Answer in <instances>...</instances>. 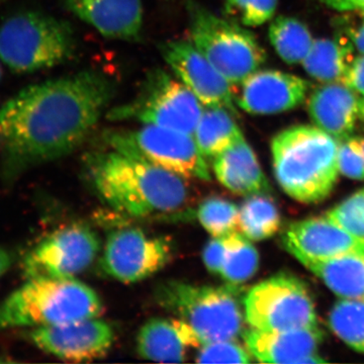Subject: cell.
<instances>
[{"mask_svg": "<svg viewBox=\"0 0 364 364\" xmlns=\"http://www.w3.org/2000/svg\"><path fill=\"white\" fill-rule=\"evenodd\" d=\"M195 140L205 159H214L243 138L232 112L222 107H203Z\"/></svg>", "mask_w": 364, "mask_h": 364, "instance_id": "24", "label": "cell"}, {"mask_svg": "<svg viewBox=\"0 0 364 364\" xmlns=\"http://www.w3.org/2000/svg\"><path fill=\"white\" fill-rule=\"evenodd\" d=\"M347 140H348L352 145L355 146L364 156V136H354V138H349L347 139Z\"/></svg>", "mask_w": 364, "mask_h": 364, "instance_id": "39", "label": "cell"}, {"mask_svg": "<svg viewBox=\"0 0 364 364\" xmlns=\"http://www.w3.org/2000/svg\"><path fill=\"white\" fill-rule=\"evenodd\" d=\"M242 336L251 355L259 363H325L318 354L323 340L322 330L318 327L282 332H264L250 328Z\"/></svg>", "mask_w": 364, "mask_h": 364, "instance_id": "17", "label": "cell"}, {"mask_svg": "<svg viewBox=\"0 0 364 364\" xmlns=\"http://www.w3.org/2000/svg\"><path fill=\"white\" fill-rule=\"evenodd\" d=\"M2 66H4V64H2L1 61H0V82H1L2 79Z\"/></svg>", "mask_w": 364, "mask_h": 364, "instance_id": "41", "label": "cell"}, {"mask_svg": "<svg viewBox=\"0 0 364 364\" xmlns=\"http://www.w3.org/2000/svg\"><path fill=\"white\" fill-rule=\"evenodd\" d=\"M309 114L314 124L336 140L350 138L360 114V100L343 82L324 83L309 98Z\"/></svg>", "mask_w": 364, "mask_h": 364, "instance_id": "19", "label": "cell"}, {"mask_svg": "<svg viewBox=\"0 0 364 364\" xmlns=\"http://www.w3.org/2000/svg\"><path fill=\"white\" fill-rule=\"evenodd\" d=\"M243 308L249 327L259 331L318 327L310 291L291 275H275L254 286L243 299Z\"/></svg>", "mask_w": 364, "mask_h": 364, "instance_id": "9", "label": "cell"}, {"mask_svg": "<svg viewBox=\"0 0 364 364\" xmlns=\"http://www.w3.org/2000/svg\"><path fill=\"white\" fill-rule=\"evenodd\" d=\"M200 345L196 333L178 318H152L136 336L139 355L156 363H184L188 348Z\"/></svg>", "mask_w": 364, "mask_h": 364, "instance_id": "20", "label": "cell"}, {"mask_svg": "<svg viewBox=\"0 0 364 364\" xmlns=\"http://www.w3.org/2000/svg\"><path fill=\"white\" fill-rule=\"evenodd\" d=\"M16 260V251L0 246V277L11 269Z\"/></svg>", "mask_w": 364, "mask_h": 364, "instance_id": "38", "label": "cell"}, {"mask_svg": "<svg viewBox=\"0 0 364 364\" xmlns=\"http://www.w3.org/2000/svg\"><path fill=\"white\" fill-rule=\"evenodd\" d=\"M213 169L220 183L237 195H257L268 189L257 157L244 136L214 158Z\"/></svg>", "mask_w": 364, "mask_h": 364, "instance_id": "21", "label": "cell"}, {"mask_svg": "<svg viewBox=\"0 0 364 364\" xmlns=\"http://www.w3.org/2000/svg\"><path fill=\"white\" fill-rule=\"evenodd\" d=\"M171 243L163 237H150L135 228L117 230L107 237L100 267L109 277L133 284L148 279L169 262Z\"/></svg>", "mask_w": 364, "mask_h": 364, "instance_id": "12", "label": "cell"}, {"mask_svg": "<svg viewBox=\"0 0 364 364\" xmlns=\"http://www.w3.org/2000/svg\"><path fill=\"white\" fill-rule=\"evenodd\" d=\"M320 1L342 13L364 11V0H320Z\"/></svg>", "mask_w": 364, "mask_h": 364, "instance_id": "37", "label": "cell"}, {"mask_svg": "<svg viewBox=\"0 0 364 364\" xmlns=\"http://www.w3.org/2000/svg\"><path fill=\"white\" fill-rule=\"evenodd\" d=\"M77 49L70 23L40 11H21L0 26V61L14 73H33L72 59Z\"/></svg>", "mask_w": 364, "mask_h": 364, "instance_id": "5", "label": "cell"}, {"mask_svg": "<svg viewBox=\"0 0 364 364\" xmlns=\"http://www.w3.org/2000/svg\"><path fill=\"white\" fill-rule=\"evenodd\" d=\"M342 82L364 97V55L354 57L345 73Z\"/></svg>", "mask_w": 364, "mask_h": 364, "instance_id": "36", "label": "cell"}, {"mask_svg": "<svg viewBox=\"0 0 364 364\" xmlns=\"http://www.w3.org/2000/svg\"><path fill=\"white\" fill-rule=\"evenodd\" d=\"M296 258L340 299H364V254H344L325 259Z\"/></svg>", "mask_w": 364, "mask_h": 364, "instance_id": "22", "label": "cell"}, {"mask_svg": "<svg viewBox=\"0 0 364 364\" xmlns=\"http://www.w3.org/2000/svg\"><path fill=\"white\" fill-rule=\"evenodd\" d=\"M339 141L316 126L291 127L273 138V170L280 188L303 203L322 202L340 174Z\"/></svg>", "mask_w": 364, "mask_h": 364, "instance_id": "3", "label": "cell"}, {"mask_svg": "<svg viewBox=\"0 0 364 364\" xmlns=\"http://www.w3.org/2000/svg\"><path fill=\"white\" fill-rule=\"evenodd\" d=\"M107 140L112 149L183 178L210 179L207 159L191 134L143 124L136 131L112 133Z\"/></svg>", "mask_w": 364, "mask_h": 364, "instance_id": "10", "label": "cell"}, {"mask_svg": "<svg viewBox=\"0 0 364 364\" xmlns=\"http://www.w3.org/2000/svg\"><path fill=\"white\" fill-rule=\"evenodd\" d=\"M163 59L174 75L188 88L203 107H222L238 116L233 86L188 41L164 43L160 48Z\"/></svg>", "mask_w": 364, "mask_h": 364, "instance_id": "13", "label": "cell"}, {"mask_svg": "<svg viewBox=\"0 0 364 364\" xmlns=\"http://www.w3.org/2000/svg\"><path fill=\"white\" fill-rule=\"evenodd\" d=\"M30 340L41 350L70 363H85L105 356L114 342L111 325L97 318L33 328Z\"/></svg>", "mask_w": 364, "mask_h": 364, "instance_id": "14", "label": "cell"}, {"mask_svg": "<svg viewBox=\"0 0 364 364\" xmlns=\"http://www.w3.org/2000/svg\"><path fill=\"white\" fill-rule=\"evenodd\" d=\"M340 174L354 181H364V156L348 140L339 143Z\"/></svg>", "mask_w": 364, "mask_h": 364, "instance_id": "33", "label": "cell"}, {"mask_svg": "<svg viewBox=\"0 0 364 364\" xmlns=\"http://www.w3.org/2000/svg\"><path fill=\"white\" fill-rule=\"evenodd\" d=\"M329 326L345 344L364 354V299L337 301L330 312Z\"/></svg>", "mask_w": 364, "mask_h": 364, "instance_id": "28", "label": "cell"}, {"mask_svg": "<svg viewBox=\"0 0 364 364\" xmlns=\"http://www.w3.org/2000/svg\"><path fill=\"white\" fill-rule=\"evenodd\" d=\"M282 243L294 258L325 259L344 254H364V239L349 233L326 215L289 225Z\"/></svg>", "mask_w": 364, "mask_h": 364, "instance_id": "16", "label": "cell"}, {"mask_svg": "<svg viewBox=\"0 0 364 364\" xmlns=\"http://www.w3.org/2000/svg\"><path fill=\"white\" fill-rule=\"evenodd\" d=\"M235 287L168 282L158 287L156 301L164 310L186 323L202 345L237 340L243 335L246 320Z\"/></svg>", "mask_w": 364, "mask_h": 364, "instance_id": "6", "label": "cell"}, {"mask_svg": "<svg viewBox=\"0 0 364 364\" xmlns=\"http://www.w3.org/2000/svg\"><path fill=\"white\" fill-rule=\"evenodd\" d=\"M240 208L230 200L210 198L196 210L198 221L212 237H223L239 230Z\"/></svg>", "mask_w": 364, "mask_h": 364, "instance_id": "29", "label": "cell"}, {"mask_svg": "<svg viewBox=\"0 0 364 364\" xmlns=\"http://www.w3.org/2000/svg\"><path fill=\"white\" fill-rule=\"evenodd\" d=\"M252 358L247 347L237 340H220L198 347L196 361L200 363H249Z\"/></svg>", "mask_w": 364, "mask_h": 364, "instance_id": "31", "label": "cell"}, {"mask_svg": "<svg viewBox=\"0 0 364 364\" xmlns=\"http://www.w3.org/2000/svg\"><path fill=\"white\" fill-rule=\"evenodd\" d=\"M228 249L220 277L229 284L239 286L255 274L259 267L257 249L240 232L228 235Z\"/></svg>", "mask_w": 364, "mask_h": 364, "instance_id": "27", "label": "cell"}, {"mask_svg": "<svg viewBox=\"0 0 364 364\" xmlns=\"http://www.w3.org/2000/svg\"><path fill=\"white\" fill-rule=\"evenodd\" d=\"M191 41L232 86H239L259 70L267 53L253 33L227 18H220L195 0L186 1Z\"/></svg>", "mask_w": 364, "mask_h": 364, "instance_id": "7", "label": "cell"}, {"mask_svg": "<svg viewBox=\"0 0 364 364\" xmlns=\"http://www.w3.org/2000/svg\"><path fill=\"white\" fill-rule=\"evenodd\" d=\"M359 117L364 122V97L360 100V114H359Z\"/></svg>", "mask_w": 364, "mask_h": 364, "instance_id": "40", "label": "cell"}, {"mask_svg": "<svg viewBox=\"0 0 364 364\" xmlns=\"http://www.w3.org/2000/svg\"><path fill=\"white\" fill-rule=\"evenodd\" d=\"M2 1H4V0H0V4H2Z\"/></svg>", "mask_w": 364, "mask_h": 364, "instance_id": "42", "label": "cell"}, {"mask_svg": "<svg viewBox=\"0 0 364 364\" xmlns=\"http://www.w3.org/2000/svg\"><path fill=\"white\" fill-rule=\"evenodd\" d=\"M343 23V35L350 41L354 50L364 55V11L346 13Z\"/></svg>", "mask_w": 364, "mask_h": 364, "instance_id": "35", "label": "cell"}, {"mask_svg": "<svg viewBox=\"0 0 364 364\" xmlns=\"http://www.w3.org/2000/svg\"><path fill=\"white\" fill-rule=\"evenodd\" d=\"M102 312L100 296L75 277H35L0 303V332L97 318Z\"/></svg>", "mask_w": 364, "mask_h": 364, "instance_id": "4", "label": "cell"}, {"mask_svg": "<svg viewBox=\"0 0 364 364\" xmlns=\"http://www.w3.org/2000/svg\"><path fill=\"white\" fill-rule=\"evenodd\" d=\"M237 107L250 114L268 116L291 111L305 102V79L279 70H257L240 85Z\"/></svg>", "mask_w": 364, "mask_h": 364, "instance_id": "15", "label": "cell"}, {"mask_svg": "<svg viewBox=\"0 0 364 364\" xmlns=\"http://www.w3.org/2000/svg\"><path fill=\"white\" fill-rule=\"evenodd\" d=\"M268 35L277 55L287 64L303 63L315 41L305 23L291 16L274 18Z\"/></svg>", "mask_w": 364, "mask_h": 364, "instance_id": "25", "label": "cell"}, {"mask_svg": "<svg viewBox=\"0 0 364 364\" xmlns=\"http://www.w3.org/2000/svg\"><path fill=\"white\" fill-rule=\"evenodd\" d=\"M203 105L176 77L154 70L134 100L107 112L109 121H136L193 136Z\"/></svg>", "mask_w": 364, "mask_h": 364, "instance_id": "8", "label": "cell"}, {"mask_svg": "<svg viewBox=\"0 0 364 364\" xmlns=\"http://www.w3.org/2000/svg\"><path fill=\"white\" fill-rule=\"evenodd\" d=\"M279 0H225L224 14L243 26L255 28L272 20Z\"/></svg>", "mask_w": 364, "mask_h": 364, "instance_id": "30", "label": "cell"}, {"mask_svg": "<svg viewBox=\"0 0 364 364\" xmlns=\"http://www.w3.org/2000/svg\"><path fill=\"white\" fill-rule=\"evenodd\" d=\"M227 236L213 237L212 240L208 241L203 248V264L213 274L220 275L221 272L228 249Z\"/></svg>", "mask_w": 364, "mask_h": 364, "instance_id": "34", "label": "cell"}, {"mask_svg": "<svg viewBox=\"0 0 364 364\" xmlns=\"http://www.w3.org/2000/svg\"><path fill=\"white\" fill-rule=\"evenodd\" d=\"M79 20L105 38L136 41L143 28L142 0H62Z\"/></svg>", "mask_w": 364, "mask_h": 364, "instance_id": "18", "label": "cell"}, {"mask_svg": "<svg viewBox=\"0 0 364 364\" xmlns=\"http://www.w3.org/2000/svg\"><path fill=\"white\" fill-rule=\"evenodd\" d=\"M90 169L98 195L123 214L168 215L188 203L186 178L119 151L97 153L90 159Z\"/></svg>", "mask_w": 364, "mask_h": 364, "instance_id": "2", "label": "cell"}, {"mask_svg": "<svg viewBox=\"0 0 364 364\" xmlns=\"http://www.w3.org/2000/svg\"><path fill=\"white\" fill-rule=\"evenodd\" d=\"M347 232L364 239V188L325 215Z\"/></svg>", "mask_w": 364, "mask_h": 364, "instance_id": "32", "label": "cell"}, {"mask_svg": "<svg viewBox=\"0 0 364 364\" xmlns=\"http://www.w3.org/2000/svg\"><path fill=\"white\" fill-rule=\"evenodd\" d=\"M98 235L82 224L59 228L43 238L21 259L26 279H71L85 272L100 253Z\"/></svg>", "mask_w": 364, "mask_h": 364, "instance_id": "11", "label": "cell"}, {"mask_svg": "<svg viewBox=\"0 0 364 364\" xmlns=\"http://www.w3.org/2000/svg\"><path fill=\"white\" fill-rule=\"evenodd\" d=\"M354 51L353 46L345 35L333 39L315 40L301 65L311 77L321 82H342L355 57Z\"/></svg>", "mask_w": 364, "mask_h": 364, "instance_id": "23", "label": "cell"}, {"mask_svg": "<svg viewBox=\"0 0 364 364\" xmlns=\"http://www.w3.org/2000/svg\"><path fill=\"white\" fill-rule=\"evenodd\" d=\"M114 81L83 70L28 86L0 107V176L6 186L85 142L116 93Z\"/></svg>", "mask_w": 364, "mask_h": 364, "instance_id": "1", "label": "cell"}, {"mask_svg": "<svg viewBox=\"0 0 364 364\" xmlns=\"http://www.w3.org/2000/svg\"><path fill=\"white\" fill-rule=\"evenodd\" d=\"M280 227L277 208L267 196L257 193L242 205L239 212V232L251 241L270 238Z\"/></svg>", "mask_w": 364, "mask_h": 364, "instance_id": "26", "label": "cell"}]
</instances>
